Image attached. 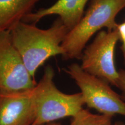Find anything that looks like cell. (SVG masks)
I'll use <instances>...</instances> for the list:
<instances>
[{"instance_id": "obj_3", "label": "cell", "mask_w": 125, "mask_h": 125, "mask_svg": "<svg viewBox=\"0 0 125 125\" xmlns=\"http://www.w3.org/2000/svg\"><path fill=\"white\" fill-rule=\"evenodd\" d=\"M54 75L53 68L48 65L33 89L34 121L32 125L48 124L67 117L72 118L85 105L81 92L66 94L60 91L54 83Z\"/></svg>"}, {"instance_id": "obj_12", "label": "cell", "mask_w": 125, "mask_h": 125, "mask_svg": "<svg viewBox=\"0 0 125 125\" xmlns=\"http://www.w3.org/2000/svg\"><path fill=\"white\" fill-rule=\"evenodd\" d=\"M118 29L119 34L120 40H121L122 45L121 49L122 51L123 56L124 58V62L125 64V22L121 23V24L118 25Z\"/></svg>"}, {"instance_id": "obj_4", "label": "cell", "mask_w": 125, "mask_h": 125, "mask_svg": "<svg viewBox=\"0 0 125 125\" xmlns=\"http://www.w3.org/2000/svg\"><path fill=\"white\" fill-rule=\"evenodd\" d=\"M81 90L85 105L109 117L125 116V101L105 81L84 71L81 65L73 63L64 69Z\"/></svg>"}, {"instance_id": "obj_11", "label": "cell", "mask_w": 125, "mask_h": 125, "mask_svg": "<svg viewBox=\"0 0 125 125\" xmlns=\"http://www.w3.org/2000/svg\"><path fill=\"white\" fill-rule=\"evenodd\" d=\"M119 78L116 87L121 90V97L125 101V70L121 69L118 71Z\"/></svg>"}, {"instance_id": "obj_5", "label": "cell", "mask_w": 125, "mask_h": 125, "mask_svg": "<svg viewBox=\"0 0 125 125\" xmlns=\"http://www.w3.org/2000/svg\"><path fill=\"white\" fill-rule=\"evenodd\" d=\"M119 40L118 29L100 31L93 42L83 51L81 68L89 74L116 87L119 73L114 62V52Z\"/></svg>"}, {"instance_id": "obj_13", "label": "cell", "mask_w": 125, "mask_h": 125, "mask_svg": "<svg viewBox=\"0 0 125 125\" xmlns=\"http://www.w3.org/2000/svg\"><path fill=\"white\" fill-rule=\"evenodd\" d=\"M112 125H125V123L121 121H116L114 124H112Z\"/></svg>"}, {"instance_id": "obj_2", "label": "cell", "mask_w": 125, "mask_h": 125, "mask_svg": "<svg viewBox=\"0 0 125 125\" xmlns=\"http://www.w3.org/2000/svg\"><path fill=\"white\" fill-rule=\"evenodd\" d=\"M124 8L125 0H90L82 19L69 31L62 42V60L81 59L92 36L103 28L107 31L116 29V17Z\"/></svg>"}, {"instance_id": "obj_7", "label": "cell", "mask_w": 125, "mask_h": 125, "mask_svg": "<svg viewBox=\"0 0 125 125\" xmlns=\"http://www.w3.org/2000/svg\"><path fill=\"white\" fill-rule=\"evenodd\" d=\"M33 89L13 92H0V125H32L34 121Z\"/></svg>"}, {"instance_id": "obj_8", "label": "cell", "mask_w": 125, "mask_h": 125, "mask_svg": "<svg viewBox=\"0 0 125 125\" xmlns=\"http://www.w3.org/2000/svg\"><path fill=\"white\" fill-rule=\"evenodd\" d=\"M90 0H57L52 5L40 8L31 12L22 20L36 24L42 19L51 15H57L64 24L71 30L78 23L85 13V8Z\"/></svg>"}, {"instance_id": "obj_6", "label": "cell", "mask_w": 125, "mask_h": 125, "mask_svg": "<svg viewBox=\"0 0 125 125\" xmlns=\"http://www.w3.org/2000/svg\"><path fill=\"white\" fill-rule=\"evenodd\" d=\"M37 83L30 74L13 46L9 31L0 33V92L33 89Z\"/></svg>"}, {"instance_id": "obj_10", "label": "cell", "mask_w": 125, "mask_h": 125, "mask_svg": "<svg viewBox=\"0 0 125 125\" xmlns=\"http://www.w3.org/2000/svg\"><path fill=\"white\" fill-rule=\"evenodd\" d=\"M111 117L94 114L83 108L72 117L70 125H112Z\"/></svg>"}, {"instance_id": "obj_9", "label": "cell", "mask_w": 125, "mask_h": 125, "mask_svg": "<svg viewBox=\"0 0 125 125\" xmlns=\"http://www.w3.org/2000/svg\"><path fill=\"white\" fill-rule=\"evenodd\" d=\"M41 0H0V33L9 31L32 12Z\"/></svg>"}, {"instance_id": "obj_1", "label": "cell", "mask_w": 125, "mask_h": 125, "mask_svg": "<svg viewBox=\"0 0 125 125\" xmlns=\"http://www.w3.org/2000/svg\"><path fill=\"white\" fill-rule=\"evenodd\" d=\"M69 31L59 18L47 29L21 21L9 31L12 44L33 79L48 59L64 55L62 44Z\"/></svg>"}, {"instance_id": "obj_14", "label": "cell", "mask_w": 125, "mask_h": 125, "mask_svg": "<svg viewBox=\"0 0 125 125\" xmlns=\"http://www.w3.org/2000/svg\"><path fill=\"white\" fill-rule=\"evenodd\" d=\"M62 125L60 123H57V122H53V123H48V124H45V125Z\"/></svg>"}]
</instances>
